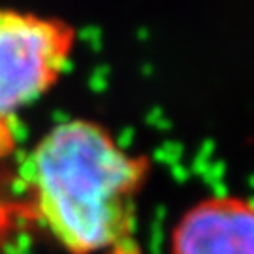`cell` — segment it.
<instances>
[{
	"mask_svg": "<svg viewBox=\"0 0 254 254\" xmlns=\"http://www.w3.org/2000/svg\"><path fill=\"white\" fill-rule=\"evenodd\" d=\"M172 254H254V203L234 196L200 201L175 228Z\"/></svg>",
	"mask_w": 254,
	"mask_h": 254,
	"instance_id": "cell-3",
	"label": "cell"
},
{
	"mask_svg": "<svg viewBox=\"0 0 254 254\" xmlns=\"http://www.w3.org/2000/svg\"><path fill=\"white\" fill-rule=\"evenodd\" d=\"M73 46L66 21L0 8V121L53 87Z\"/></svg>",
	"mask_w": 254,
	"mask_h": 254,
	"instance_id": "cell-2",
	"label": "cell"
},
{
	"mask_svg": "<svg viewBox=\"0 0 254 254\" xmlns=\"http://www.w3.org/2000/svg\"><path fill=\"white\" fill-rule=\"evenodd\" d=\"M143 177L141 158L81 119L49 130L28 160L40 215L73 254L96 253L127 236Z\"/></svg>",
	"mask_w": 254,
	"mask_h": 254,
	"instance_id": "cell-1",
	"label": "cell"
}]
</instances>
